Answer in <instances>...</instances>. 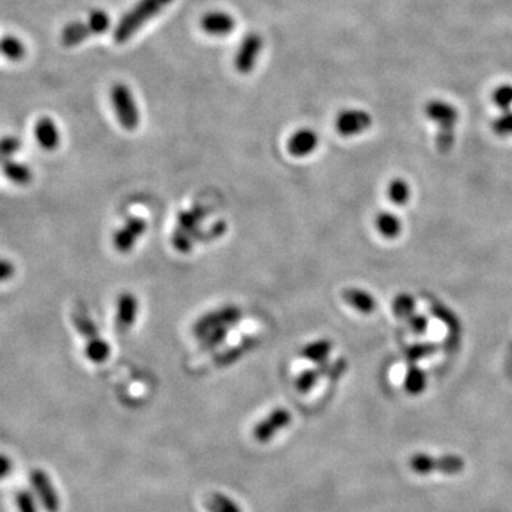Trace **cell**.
Returning <instances> with one entry per match:
<instances>
[{
  "instance_id": "cell-1",
  "label": "cell",
  "mask_w": 512,
  "mask_h": 512,
  "mask_svg": "<svg viewBox=\"0 0 512 512\" xmlns=\"http://www.w3.org/2000/svg\"><path fill=\"white\" fill-rule=\"evenodd\" d=\"M172 2L174 0H139L118 22L113 34L114 41L118 44L128 41L147 22L154 19Z\"/></svg>"
},
{
  "instance_id": "cell-28",
  "label": "cell",
  "mask_w": 512,
  "mask_h": 512,
  "mask_svg": "<svg viewBox=\"0 0 512 512\" xmlns=\"http://www.w3.org/2000/svg\"><path fill=\"white\" fill-rule=\"evenodd\" d=\"M393 313L397 319L407 320L410 316L415 313V300L408 293H400L393 300Z\"/></svg>"
},
{
  "instance_id": "cell-35",
  "label": "cell",
  "mask_w": 512,
  "mask_h": 512,
  "mask_svg": "<svg viewBox=\"0 0 512 512\" xmlns=\"http://www.w3.org/2000/svg\"><path fill=\"white\" fill-rule=\"evenodd\" d=\"M408 328L414 335H424L429 329V319L424 314L414 313L407 319Z\"/></svg>"
},
{
  "instance_id": "cell-29",
  "label": "cell",
  "mask_w": 512,
  "mask_h": 512,
  "mask_svg": "<svg viewBox=\"0 0 512 512\" xmlns=\"http://www.w3.org/2000/svg\"><path fill=\"white\" fill-rule=\"evenodd\" d=\"M494 104L502 110L508 111L512 107V85L511 84H501L492 92Z\"/></svg>"
},
{
  "instance_id": "cell-9",
  "label": "cell",
  "mask_w": 512,
  "mask_h": 512,
  "mask_svg": "<svg viewBox=\"0 0 512 512\" xmlns=\"http://www.w3.org/2000/svg\"><path fill=\"white\" fill-rule=\"evenodd\" d=\"M30 484L41 504V506L48 512H59L60 511V495L56 491L50 477L43 470H34L30 474Z\"/></svg>"
},
{
  "instance_id": "cell-23",
  "label": "cell",
  "mask_w": 512,
  "mask_h": 512,
  "mask_svg": "<svg viewBox=\"0 0 512 512\" xmlns=\"http://www.w3.org/2000/svg\"><path fill=\"white\" fill-rule=\"evenodd\" d=\"M0 55L9 62H22L26 56V46L16 36H4L0 39Z\"/></svg>"
},
{
  "instance_id": "cell-32",
  "label": "cell",
  "mask_w": 512,
  "mask_h": 512,
  "mask_svg": "<svg viewBox=\"0 0 512 512\" xmlns=\"http://www.w3.org/2000/svg\"><path fill=\"white\" fill-rule=\"evenodd\" d=\"M492 130L498 137H512V111H504L499 117H497L492 124Z\"/></svg>"
},
{
  "instance_id": "cell-25",
  "label": "cell",
  "mask_w": 512,
  "mask_h": 512,
  "mask_svg": "<svg viewBox=\"0 0 512 512\" xmlns=\"http://www.w3.org/2000/svg\"><path fill=\"white\" fill-rule=\"evenodd\" d=\"M84 354L85 357L95 364H103L106 363L111 356V346L110 343L102 336L96 340L85 342L84 346Z\"/></svg>"
},
{
  "instance_id": "cell-36",
  "label": "cell",
  "mask_w": 512,
  "mask_h": 512,
  "mask_svg": "<svg viewBox=\"0 0 512 512\" xmlns=\"http://www.w3.org/2000/svg\"><path fill=\"white\" fill-rule=\"evenodd\" d=\"M16 272V266L13 265V262L8 261V259H0V282L9 281L11 277H13Z\"/></svg>"
},
{
  "instance_id": "cell-20",
  "label": "cell",
  "mask_w": 512,
  "mask_h": 512,
  "mask_svg": "<svg viewBox=\"0 0 512 512\" xmlns=\"http://www.w3.org/2000/svg\"><path fill=\"white\" fill-rule=\"evenodd\" d=\"M333 350V343L329 339H317L305 345L300 350V356L314 364L328 363V359Z\"/></svg>"
},
{
  "instance_id": "cell-7",
  "label": "cell",
  "mask_w": 512,
  "mask_h": 512,
  "mask_svg": "<svg viewBox=\"0 0 512 512\" xmlns=\"http://www.w3.org/2000/svg\"><path fill=\"white\" fill-rule=\"evenodd\" d=\"M147 221L141 216L131 215L128 216L113 234V247L121 255H128L137 247L146 232H147Z\"/></svg>"
},
{
  "instance_id": "cell-4",
  "label": "cell",
  "mask_w": 512,
  "mask_h": 512,
  "mask_svg": "<svg viewBox=\"0 0 512 512\" xmlns=\"http://www.w3.org/2000/svg\"><path fill=\"white\" fill-rule=\"evenodd\" d=\"M242 319V309L237 305H225L216 309H212L202 316L193 324V335L197 340L202 339L208 333L223 329V328H234Z\"/></svg>"
},
{
  "instance_id": "cell-15",
  "label": "cell",
  "mask_w": 512,
  "mask_h": 512,
  "mask_svg": "<svg viewBox=\"0 0 512 512\" xmlns=\"http://www.w3.org/2000/svg\"><path fill=\"white\" fill-rule=\"evenodd\" d=\"M424 111L429 120L438 124V128H454L458 121V110L441 100L429 102Z\"/></svg>"
},
{
  "instance_id": "cell-12",
  "label": "cell",
  "mask_w": 512,
  "mask_h": 512,
  "mask_svg": "<svg viewBox=\"0 0 512 512\" xmlns=\"http://www.w3.org/2000/svg\"><path fill=\"white\" fill-rule=\"evenodd\" d=\"M263 48V39L261 34L252 32L242 40L235 55V69L241 74H248L254 70L258 56Z\"/></svg>"
},
{
  "instance_id": "cell-30",
  "label": "cell",
  "mask_w": 512,
  "mask_h": 512,
  "mask_svg": "<svg viewBox=\"0 0 512 512\" xmlns=\"http://www.w3.org/2000/svg\"><path fill=\"white\" fill-rule=\"evenodd\" d=\"M436 352H437V346L433 343H418V345L408 347V350L406 352V357L411 364H415L417 361H420V360L434 354Z\"/></svg>"
},
{
  "instance_id": "cell-24",
  "label": "cell",
  "mask_w": 512,
  "mask_h": 512,
  "mask_svg": "<svg viewBox=\"0 0 512 512\" xmlns=\"http://www.w3.org/2000/svg\"><path fill=\"white\" fill-rule=\"evenodd\" d=\"M2 169H4V174L13 184L22 185V187H23V185H29L33 181V172H32V169L26 164L13 161L12 158L2 162Z\"/></svg>"
},
{
  "instance_id": "cell-33",
  "label": "cell",
  "mask_w": 512,
  "mask_h": 512,
  "mask_svg": "<svg viewBox=\"0 0 512 512\" xmlns=\"http://www.w3.org/2000/svg\"><path fill=\"white\" fill-rule=\"evenodd\" d=\"M455 143V134L454 128H438L437 137H436V144L440 153H448L454 147Z\"/></svg>"
},
{
  "instance_id": "cell-37",
  "label": "cell",
  "mask_w": 512,
  "mask_h": 512,
  "mask_svg": "<svg viewBox=\"0 0 512 512\" xmlns=\"http://www.w3.org/2000/svg\"><path fill=\"white\" fill-rule=\"evenodd\" d=\"M12 470H13L12 459L5 454H0V480L8 477L12 473Z\"/></svg>"
},
{
  "instance_id": "cell-13",
  "label": "cell",
  "mask_w": 512,
  "mask_h": 512,
  "mask_svg": "<svg viewBox=\"0 0 512 512\" xmlns=\"http://www.w3.org/2000/svg\"><path fill=\"white\" fill-rule=\"evenodd\" d=\"M34 137L37 144L44 151L57 150L62 141V134L57 124L49 117H43L36 123Z\"/></svg>"
},
{
  "instance_id": "cell-22",
  "label": "cell",
  "mask_w": 512,
  "mask_h": 512,
  "mask_svg": "<svg viewBox=\"0 0 512 512\" xmlns=\"http://www.w3.org/2000/svg\"><path fill=\"white\" fill-rule=\"evenodd\" d=\"M404 390L411 396L422 394L427 387V375L426 371L418 367L417 364H410L404 376Z\"/></svg>"
},
{
  "instance_id": "cell-19",
  "label": "cell",
  "mask_w": 512,
  "mask_h": 512,
  "mask_svg": "<svg viewBox=\"0 0 512 512\" xmlns=\"http://www.w3.org/2000/svg\"><path fill=\"white\" fill-rule=\"evenodd\" d=\"M73 324L78 335H81L85 342H91L102 338L96 321L92 320L85 307H76V310L73 312Z\"/></svg>"
},
{
  "instance_id": "cell-27",
  "label": "cell",
  "mask_w": 512,
  "mask_h": 512,
  "mask_svg": "<svg viewBox=\"0 0 512 512\" xmlns=\"http://www.w3.org/2000/svg\"><path fill=\"white\" fill-rule=\"evenodd\" d=\"M387 197L397 207L406 205L411 198L410 184L404 178H393L387 187Z\"/></svg>"
},
{
  "instance_id": "cell-16",
  "label": "cell",
  "mask_w": 512,
  "mask_h": 512,
  "mask_svg": "<svg viewBox=\"0 0 512 512\" xmlns=\"http://www.w3.org/2000/svg\"><path fill=\"white\" fill-rule=\"evenodd\" d=\"M342 299L347 306L361 314H371L378 309V300L375 296L361 288H346L342 292Z\"/></svg>"
},
{
  "instance_id": "cell-17",
  "label": "cell",
  "mask_w": 512,
  "mask_h": 512,
  "mask_svg": "<svg viewBox=\"0 0 512 512\" xmlns=\"http://www.w3.org/2000/svg\"><path fill=\"white\" fill-rule=\"evenodd\" d=\"M201 27L211 36H228L235 29V19L223 12H211L201 19Z\"/></svg>"
},
{
  "instance_id": "cell-18",
  "label": "cell",
  "mask_w": 512,
  "mask_h": 512,
  "mask_svg": "<svg viewBox=\"0 0 512 512\" xmlns=\"http://www.w3.org/2000/svg\"><path fill=\"white\" fill-rule=\"evenodd\" d=\"M375 226L379 234L385 240H396L401 235L403 232V222L401 219L389 211H382L375 218Z\"/></svg>"
},
{
  "instance_id": "cell-10",
  "label": "cell",
  "mask_w": 512,
  "mask_h": 512,
  "mask_svg": "<svg viewBox=\"0 0 512 512\" xmlns=\"http://www.w3.org/2000/svg\"><path fill=\"white\" fill-rule=\"evenodd\" d=\"M371 116L364 110L349 109L338 114L335 121V128L342 137H354L371 127Z\"/></svg>"
},
{
  "instance_id": "cell-2",
  "label": "cell",
  "mask_w": 512,
  "mask_h": 512,
  "mask_svg": "<svg viewBox=\"0 0 512 512\" xmlns=\"http://www.w3.org/2000/svg\"><path fill=\"white\" fill-rule=\"evenodd\" d=\"M208 209L202 205H195L187 211L179 212L172 232L171 242L179 254H188L201 238V223L205 219Z\"/></svg>"
},
{
  "instance_id": "cell-8",
  "label": "cell",
  "mask_w": 512,
  "mask_h": 512,
  "mask_svg": "<svg viewBox=\"0 0 512 512\" xmlns=\"http://www.w3.org/2000/svg\"><path fill=\"white\" fill-rule=\"evenodd\" d=\"M291 424H292V413L288 408L277 407L272 410L265 418H262V420L254 427L252 434L258 443L265 444L270 441L273 437H276L279 431L288 429Z\"/></svg>"
},
{
  "instance_id": "cell-11",
  "label": "cell",
  "mask_w": 512,
  "mask_h": 512,
  "mask_svg": "<svg viewBox=\"0 0 512 512\" xmlns=\"http://www.w3.org/2000/svg\"><path fill=\"white\" fill-rule=\"evenodd\" d=\"M116 306V329L121 335L128 333L139 314V299L127 291L120 293Z\"/></svg>"
},
{
  "instance_id": "cell-6",
  "label": "cell",
  "mask_w": 512,
  "mask_h": 512,
  "mask_svg": "<svg viewBox=\"0 0 512 512\" xmlns=\"http://www.w3.org/2000/svg\"><path fill=\"white\" fill-rule=\"evenodd\" d=\"M110 100L120 125L125 131L137 130L139 121H141V116H139L138 106L128 85L123 83L114 84L110 91Z\"/></svg>"
},
{
  "instance_id": "cell-14",
  "label": "cell",
  "mask_w": 512,
  "mask_h": 512,
  "mask_svg": "<svg viewBox=\"0 0 512 512\" xmlns=\"http://www.w3.org/2000/svg\"><path fill=\"white\" fill-rule=\"evenodd\" d=\"M319 146V135L310 128H302L292 134L288 141V151L296 158H303L316 151Z\"/></svg>"
},
{
  "instance_id": "cell-31",
  "label": "cell",
  "mask_w": 512,
  "mask_h": 512,
  "mask_svg": "<svg viewBox=\"0 0 512 512\" xmlns=\"http://www.w3.org/2000/svg\"><path fill=\"white\" fill-rule=\"evenodd\" d=\"M22 147L20 139L15 135H6L0 138V162L11 160Z\"/></svg>"
},
{
  "instance_id": "cell-26",
  "label": "cell",
  "mask_w": 512,
  "mask_h": 512,
  "mask_svg": "<svg viewBox=\"0 0 512 512\" xmlns=\"http://www.w3.org/2000/svg\"><path fill=\"white\" fill-rule=\"evenodd\" d=\"M208 512H244L241 505L222 492H212L205 499Z\"/></svg>"
},
{
  "instance_id": "cell-5",
  "label": "cell",
  "mask_w": 512,
  "mask_h": 512,
  "mask_svg": "<svg viewBox=\"0 0 512 512\" xmlns=\"http://www.w3.org/2000/svg\"><path fill=\"white\" fill-rule=\"evenodd\" d=\"M408 467L413 473L418 476H427L431 473L457 476L464 471L465 462L459 455L454 454L431 457L424 452H417L408 459Z\"/></svg>"
},
{
  "instance_id": "cell-34",
  "label": "cell",
  "mask_w": 512,
  "mask_h": 512,
  "mask_svg": "<svg viewBox=\"0 0 512 512\" xmlns=\"http://www.w3.org/2000/svg\"><path fill=\"white\" fill-rule=\"evenodd\" d=\"M16 504L19 508V512H37V504L34 499V495L30 491H20L16 495Z\"/></svg>"
},
{
  "instance_id": "cell-21",
  "label": "cell",
  "mask_w": 512,
  "mask_h": 512,
  "mask_svg": "<svg viewBox=\"0 0 512 512\" xmlns=\"http://www.w3.org/2000/svg\"><path fill=\"white\" fill-rule=\"evenodd\" d=\"M331 366L332 364H329V363H323V364H316V367L303 370L295 382L296 390L303 394L309 393L323 376L331 373Z\"/></svg>"
},
{
  "instance_id": "cell-3",
  "label": "cell",
  "mask_w": 512,
  "mask_h": 512,
  "mask_svg": "<svg viewBox=\"0 0 512 512\" xmlns=\"http://www.w3.org/2000/svg\"><path fill=\"white\" fill-rule=\"evenodd\" d=\"M110 16L104 11H95L83 22H71L62 32V43L66 48L83 43L90 36L102 34L110 27Z\"/></svg>"
}]
</instances>
